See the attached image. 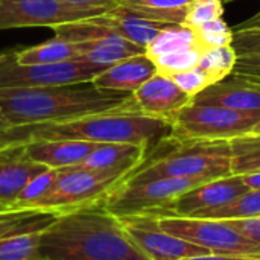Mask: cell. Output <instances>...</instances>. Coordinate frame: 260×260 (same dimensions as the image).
<instances>
[{"instance_id":"obj_1","label":"cell","mask_w":260,"mask_h":260,"mask_svg":"<svg viewBox=\"0 0 260 260\" xmlns=\"http://www.w3.org/2000/svg\"><path fill=\"white\" fill-rule=\"evenodd\" d=\"M41 260H149L102 201L66 212L41 232Z\"/></svg>"},{"instance_id":"obj_2","label":"cell","mask_w":260,"mask_h":260,"mask_svg":"<svg viewBox=\"0 0 260 260\" xmlns=\"http://www.w3.org/2000/svg\"><path fill=\"white\" fill-rule=\"evenodd\" d=\"M171 133L169 119L146 116L140 111H113L66 122L11 126L0 133V154L38 140L131 143L151 151Z\"/></svg>"},{"instance_id":"obj_3","label":"cell","mask_w":260,"mask_h":260,"mask_svg":"<svg viewBox=\"0 0 260 260\" xmlns=\"http://www.w3.org/2000/svg\"><path fill=\"white\" fill-rule=\"evenodd\" d=\"M0 107L11 126L66 122L113 111H139L133 93L102 90L91 82L0 88Z\"/></svg>"},{"instance_id":"obj_4","label":"cell","mask_w":260,"mask_h":260,"mask_svg":"<svg viewBox=\"0 0 260 260\" xmlns=\"http://www.w3.org/2000/svg\"><path fill=\"white\" fill-rule=\"evenodd\" d=\"M232 175L229 140H186L174 136L154 146L125 181Z\"/></svg>"},{"instance_id":"obj_5","label":"cell","mask_w":260,"mask_h":260,"mask_svg":"<svg viewBox=\"0 0 260 260\" xmlns=\"http://www.w3.org/2000/svg\"><path fill=\"white\" fill-rule=\"evenodd\" d=\"M129 172L113 169H84L70 166L56 169L50 189L29 209L52 210L59 215L102 201L122 184Z\"/></svg>"},{"instance_id":"obj_6","label":"cell","mask_w":260,"mask_h":260,"mask_svg":"<svg viewBox=\"0 0 260 260\" xmlns=\"http://www.w3.org/2000/svg\"><path fill=\"white\" fill-rule=\"evenodd\" d=\"M210 181L207 178H155L123 181L104 200L105 209L116 218L151 215L165 216L175 200L184 192Z\"/></svg>"},{"instance_id":"obj_7","label":"cell","mask_w":260,"mask_h":260,"mask_svg":"<svg viewBox=\"0 0 260 260\" xmlns=\"http://www.w3.org/2000/svg\"><path fill=\"white\" fill-rule=\"evenodd\" d=\"M257 122L260 113L190 102L171 117V136L186 140H232L251 133Z\"/></svg>"},{"instance_id":"obj_8","label":"cell","mask_w":260,"mask_h":260,"mask_svg":"<svg viewBox=\"0 0 260 260\" xmlns=\"http://www.w3.org/2000/svg\"><path fill=\"white\" fill-rule=\"evenodd\" d=\"M55 37L78 44L82 59L110 67L122 59L143 55L145 47L122 37L102 15L53 26Z\"/></svg>"},{"instance_id":"obj_9","label":"cell","mask_w":260,"mask_h":260,"mask_svg":"<svg viewBox=\"0 0 260 260\" xmlns=\"http://www.w3.org/2000/svg\"><path fill=\"white\" fill-rule=\"evenodd\" d=\"M157 221L165 232L203 247L209 253L260 259L259 245L244 238L225 219L158 216Z\"/></svg>"},{"instance_id":"obj_10","label":"cell","mask_w":260,"mask_h":260,"mask_svg":"<svg viewBox=\"0 0 260 260\" xmlns=\"http://www.w3.org/2000/svg\"><path fill=\"white\" fill-rule=\"evenodd\" d=\"M107 67L85 59L58 64H20L12 52L0 55V88L53 87L91 82Z\"/></svg>"},{"instance_id":"obj_11","label":"cell","mask_w":260,"mask_h":260,"mask_svg":"<svg viewBox=\"0 0 260 260\" xmlns=\"http://www.w3.org/2000/svg\"><path fill=\"white\" fill-rule=\"evenodd\" d=\"M110 9L70 5L62 0H0V30L18 27H53L93 18Z\"/></svg>"},{"instance_id":"obj_12","label":"cell","mask_w":260,"mask_h":260,"mask_svg":"<svg viewBox=\"0 0 260 260\" xmlns=\"http://www.w3.org/2000/svg\"><path fill=\"white\" fill-rule=\"evenodd\" d=\"M117 219L128 238L149 260H183L210 254L206 248L165 232L155 216L137 215Z\"/></svg>"},{"instance_id":"obj_13","label":"cell","mask_w":260,"mask_h":260,"mask_svg":"<svg viewBox=\"0 0 260 260\" xmlns=\"http://www.w3.org/2000/svg\"><path fill=\"white\" fill-rule=\"evenodd\" d=\"M247 190L248 187L239 175L215 178L180 195L165 216L198 218L204 212L232 203Z\"/></svg>"},{"instance_id":"obj_14","label":"cell","mask_w":260,"mask_h":260,"mask_svg":"<svg viewBox=\"0 0 260 260\" xmlns=\"http://www.w3.org/2000/svg\"><path fill=\"white\" fill-rule=\"evenodd\" d=\"M133 99L140 113L152 117L169 119L183 107L192 102V98L186 94L171 76L155 73L134 93Z\"/></svg>"},{"instance_id":"obj_15","label":"cell","mask_w":260,"mask_h":260,"mask_svg":"<svg viewBox=\"0 0 260 260\" xmlns=\"http://www.w3.org/2000/svg\"><path fill=\"white\" fill-rule=\"evenodd\" d=\"M99 145L101 143L81 140H38L9 152H15L23 158L40 163L49 169H64L82 163Z\"/></svg>"},{"instance_id":"obj_16","label":"cell","mask_w":260,"mask_h":260,"mask_svg":"<svg viewBox=\"0 0 260 260\" xmlns=\"http://www.w3.org/2000/svg\"><path fill=\"white\" fill-rule=\"evenodd\" d=\"M192 102L200 105H218L242 113H260V88L230 75L210 84L206 90L198 93Z\"/></svg>"},{"instance_id":"obj_17","label":"cell","mask_w":260,"mask_h":260,"mask_svg":"<svg viewBox=\"0 0 260 260\" xmlns=\"http://www.w3.org/2000/svg\"><path fill=\"white\" fill-rule=\"evenodd\" d=\"M155 73L158 72L154 61L146 53H143L122 59L107 67L104 72L93 78L91 84L102 90L134 93Z\"/></svg>"},{"instance_id":"obj_18","label":"cell","mask_w":260,"mask_h":260,"mask_svg":"<svg viewBox=\"0 0 260 260\" xmlns=\"http://www.w3.org/2000/svg\"><path fill=\"white\" fill-rule=\"evenodd\" d=\"M47 169L15 152L0 154V203L12 209L23 189Z\"/></svg>"},{"instance_id":"obj_19","label":"cell","mask_w":260,"mask_h":260,"mask_svg":"<svg viewBox=\"0 0 260 260\" xmlns=\"http://www.w3.org/2000/svg\"><path fill=\"white\" fill-rule=\"evenodd\" d=\"M145 146L131 143H101L82 163L76 165L84 169H113L133 172L148 155Z\"/></svg>"},{"instance_id":"obj_20","label":"cell","mask_w":260,"mask_h":260,"mask_svg":"<svg viewBox=\"0 0 260 260\" xmlns=\"http://www.w3.org/2000/svg\"><path fill=\"white\" fill-rule=\"evenodd\" d=\"M59 213L40 209H8L0 212V241L20 235L43 232L58 219Z\"/></svg>"},{"instance_id":"obj_21","label":"cell","mask_w":260,"mask_h":260,"mask_svg":"<svg viewBox=\"0 0 260 260\" xmlns=\"http://www.w3.org/2000/svg\"><path fill=\"white\" fill-rule=\"evenodd\" d=\"M192 2L193 0H119L117 6L146 20L165 24H184Z\"/></svg>"},{"instance_id":"obj_22","label":"cell","mask_w":260,"mask_h":260,"mask_svg":"<svg viewBox=\"0 0 260 260\" xmlns=\"http://www.w3.org/2000/svg\"><path fill=\"white\" fill-rule=\"evenodd\" d=\"M102 18L108 24H111L122 37H125L126 40H129L145 49L166 26H171V24H165V23L137 17L134 14L123 11L119 6L102 14Z\"/></svg>"},{"instance_id":"obj_23","label":"cell","mask_w":260,"mask_h":260,"mask_svg":"<svg viewBox=\"0 0 260 260\" xmlns=\"http://www.w3.org/2000/svg\"><path fill=\"white\" fill-rule=\"evenodd\" d=\"M14 58L20 64H58L72 59H81L82 52L78 44L53 37L32 47L12 50Z\"/></svg>"},{"instance_id":"obj_24","label":"cell","mask_w":260,"mask_h":260,"mask_svg":"<svg viewBox=\"0 0 260 260\" xmlns=\"http://www.w3.org/2000/svg\"><path fill=\"white\" fill-rule=\"evenodd\" d=\"M232 175L260 172V134L248 133L229 140Z\"/></svg>"},{"instance_id":"obj_25","label":"cell","mask_w":260,"mask_h":260,"mask_svg":"<svg viewBox=\"0 0 260 260\" xmlns=\"http://www.w3.org/2000/svg\"><path fill=\"white\" fill-rule=\"evenodd\" d=\"M201 47L197 38V32L192 27L184 24H171L166 26L146 47V55L154 59L160 55L189 49V47ZM203 49V47H201Z\"/></svg>"},{"instance_id":"obj_26","label":"cell","mask_w":260,"mask_h":260,"mask_svg":"<svg viewBox=\"0 0 260 260\" xmlns=\"http://www.w3.org/2000/svg\"><path fill=\"white\" fill-rule=\"evenodd\" d=\"M260 216V189H248L232 203L201 213L198 218L207 219H244Z\"/></svg>"},{"instance_id":"obj_27","label":"cell","mask_w":260,"mask_h":260,"mask_svg":"<svg viewBox=\"0 0 260 260\" xmlns=\"http://www.w3.org/2000/svg\"><path fill=\"white\" fill-rule=\"evenodd\" d=\"M236 59H238V52L235 50L233 46L213 47V49L203 50L197 66L209 76L210 82L215 84L232 75Z\"/></svg>"},{"instance_id":"obj_28","label":"cell","mask_w":260,"mask_h":260,"mask_svg":"<svg viewBox=\"0 0 260 260\" xmlns=\"http://www.w3.org/2000/svg\"><path fill=\"white\" fill-rule=\"evenodd\" d=\"M41 232L14 236L0 241V260H41Z\"/></svg>"},{"instance_id":"obj_29","label":"cell","mask_w":260,"mask_h":260,"mask_svg":"<svg viewBox=\"0 0 260 260\" xmlns=\"http://www.w3.org/2000/svg\"><path fill=\"white\" fill-rule=\"evenodd\" d=\"M201 53H203V49L197 46V47L181 49V50L160 55V56L154 58L152 61H154L158 73L166 75V76H174L177 73H181L184 70L195 67L200 61Z\"/></svg>"},{"instance_id":"obj_30","label":"cell","mask_w":260,"mask_h":260,"mask_svg":"<svg viewBox=\"0 0 260 260\" xmlns=\"http://www.w3.org/2000/svg\"><path fill=\"white\" fill-rule=\"evenodd\" d=\"M193 30L197 32V38L203 50L213 49V47L233 46V37H235L233 27H230L227 21L222 20V17L207 21Z\"/></svg>"},{"instance_id":"obj_31","label":"cell","mask_w":260,"mask_h":260,"mask_svg":"<svg viewBox=\"0 0 260 260\" xmlns=\"http://www.w3.org/2000/svg\"><path fill=\"white\" fill-rule=\"evenodd\" d=\"M224 15V0H193L189 5L184 26L197 29L201 24Z\"/></svg>"},{"instance_id":"obj_32","label":"cell","mask_w":260,"mask_h":260,"mask_svg":"<svg viewBox=\"0 0 260 260\" xmlns=\"http://www.w3.org/2000/svg\"><path fill=\"white\" fill-rule=\"evenodd\" d=\"M55 177H56V169H47L46 172L40 174L23 189V192L14 201L12 209H29L50 189Z\"/></svg>"},{"instance_id":"obj_33","label":"cell","mask_w":260,"mask_h":260,"mask_svg":"<svg viewBox=\"0 0 260 260\" xmlns=\"http://www.w3.org/2000/svg\"><path fill=\"white\" fill-rule=\"evenodd\" d=\"M174 81H175V84L186 93V94H189L192 99L198 94V93H201L203 90H206L212 82H210V79H209V76L198 67V66H195V67H192V69H189V70H184V72H181V73H177V75H174V76H171Z\"/></svg>"},{"instance_id":"obj_34","label":"cell","mask_w":260,"mask_h":260,"mask_svg":"<svg viewBox=\"0 0 260 260\" xmlns=\"http://www.w3.org/2000/svg\"><path fill=\"white\" fill-rule=\"evenodd\" d=\"M232 75L260 88V52L238 53V59Z\"/></svg>"},{"instance_id":"obj_35","label":"cell","mask_w":260,"mask_h":260,"mask_svg":"<svg viewBox=\"0 0 260 260\" xmlns=\"http://www.w3.org/2000/svg\"><path fill=\"white\" fill-rule=\"evenodd\" d=\"M233 47L238 53L260 52V30H239L235 32Z\"/></svg>"},{"instance_id":"obj_36","label":"cell","mask_w":260,"mask_h":260,"mask_svg":"<svg viewBox=\"0 0 260 260\" xmlns=\"http://www.w3.org/2000/svg\"><path fill=\"white\" fill-rule=\"evenodd\" d=\"M229 224L239 232L244 238L254 242L260 247V216L244 218V219H229Z\"/></svg>"},{"instance_id":"obj_37","label":"cell","mask_w":260,"mask_h":260,"mask_svg":"<svg viewBox=\"0 0 260 260\" xmlns=\"http://www.w3.org/2000/svg\"><path fill=\"white\" fill-rule=\"evenodd\" d=\"M70 5H79V6H90V8H104V9H113L117 6L119 0H62Z\"/></svg>"},{"instance_id":"obj_38","label":"cell","mask_w":260,"mask_h":260,"mask_svg":"<svg viewBox=\"0 0 260 260\" xmlns=\"http://www.w3.org/2000/svg\"><path fill=\"white\" fill-rule=\"evenodd\" d=\"M239 30H260V9L254 15H251L250 18L244 20L242 23L233 27V32H239Z\"/></svg>"},{"instance_id":"obj_39","label":"cell","mask_w":260,"mask_h":260,"mask_svg":"<svg viewBox=\"0 0 260 260\" xmlns=\"http://www.w3.org/2000/svg\"><path fill=\"white\" fill-rule=\"evenodd\" d=\"M183 260H260L257 257H245V256H227V254H203V256H195L189 259Z\"/></svg>"},{"instance_id":"obj_40","label":"cell","mask_w":260,"mask_h":260,"mask_svg":"<svg viewBox=\"0 0 260 260\" xmlns=\"http://www.w3.org/2000/svg\"><path fill=\"white\" fill-rule=\"evenodd\" d=\"M245 186L248 189H260V172L257 174H247V175H239Z\"/></svg>"},{"instance_id":"obj_41","label":"cell","mask_w":260,"mask_h":260,"mask_svg":"<svg viewBox=\"0 0 260 260\" xmlns=\"http://www.w3.org/2000/svg\"><path fill=\"white\" fill-rule=\"evenodd\" d=\"M8 128H11V123L8 122V119H6V116H5V113H3V110L0 107V133H3Z\"/></svg>"},{"instance_id":"obj_42","label":"cell","mask_w":260,"mask_h":260,"mask_svg":"<svg viewBox=\"0 0 260 260\" xmlns=\"http://www.w3.org/2000/svg\"><path fill=\"white\" fill-rule=\"evenodd\" d=\"M251 133H256V134H260V122H257V123H256V126H254V128L251 129Z\"/></svg>"},{"instance_id":"obj_43","label":"cell","mask_w":260,"mask_h":260,"mask_svg":"<svg viewBox=\"0 0 260 260\" xmlns=\"http://www.w3.org/2000/svg\"><path fill=\"white\" fill-rule=\"evenodd\" d=\"M8 209H9L8 206H5V204H2V203H0V212H3V210H8Z\"/></svg>"},{"instance_id":"obj_44","label":"cell","mask_w":260,"mask_h":260,"mask_svg":"<svg viewBox=\"0 0 260 260\" xmlns=\"http://www.w3.org/2000/svg\"><path fill=\"white\" fill-rule=\"evenodd\" d=\"M224 2H229V0H224Z\"/></svg>"}]
</instances>
